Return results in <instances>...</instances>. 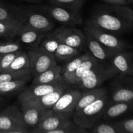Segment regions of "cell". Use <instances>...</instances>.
Returning <instances> with one entry per match:
<instances>
[{"mask_svg": "<svg viewBox=\"0 0 133 133\" xmlns=\"http://www.w3.org/2000/svg\"><path fill=\"white\" fill-rule=\"evenodd\" d=\"M87 22L115 35H123L132 29L133 12L125 5H102L94 10Z\"/></svg>", "mask_w": 133, "mask_h": 133, "instance_id": "cell-1", "label": "cell"}, {"mask_svg": "<svg viewBox=\"0 0 133 133\" xmlns=\"http://www.w3.org/2000/svg\"><path fill=\"white\" fill-rule=\"evenodd\" d=\"M8 9L23 25L42 32L51 31L54 27L53 21L45 15L36 12L31 7L9 5Z\"/></svg>", "mask_w": 133, "mask_h": 133, "instance_id": "cell-2", "label": "cell"}, {"mask_svg": "<svg viewBox=\"0 0 133 133\" xmlns=\"http://www.w3.org/2000/svg\"><path fill=\"white\" fill-rule=\"evenodd\" d=\"M109 99V96L106 94L83 109L74 111L73 115L75 123L85 129L92 128L103 115Z\"/></svg>", "mask_w": 133, "mask_h": 133, "instance_id": "cell-3", "label": "cell"}, {"mask_svg": "<svg viewBox=\"0 0 133 133\" xmlns=\"http://www.w3.org/2000/svg\"><path fill=\"white\" fill-rule=\"evenodd\" d=\"M116 75V73L110 65L98 62L83 75L77 84L83 89H92L99 87Z\"/></svg>", "mask_w": 133, "mask_h": 133, "instance_id": "cell-4", "label": "cell"}, {"mask_svg": "<svg viewBox=\"0 0 133 133\" xmlns=\"http://www.w3.org/2000/svg\"><path fill=\"white\" fill-rule=\"evenodd\" d=\"M28 129L22 112L14 105L0 112V133H28Z\"/></svg>", "mask_w": 133, "mask_h": 133, "instance_id": "cell-5", "label": "cell"}, {"mask_svg": "<svg viewBox=\"0 0 133 133\" xmlns=\"http://www.w3.org/2000/svg\"><path fill=\"white\" fill-rule=\"evenodd\" d=\"M85 32H88L99 42L103 46L114 55L125 51L127 45L123 40L117 37V35L99 29L87 22L84 27Z\"/></svg>", "mask_w": 133, "mask_h": 133, "instance_id": "cell-6", "label": "cell"}, {"mask_svg": "<svg viewBox=\"0 0 133 133\" xmlns=\"http://www.w3.org/2000/svg\"><path fill=\"white\" fill-rule=\"evenodd\" d=\"M29 68L32 71V75L36 76L48 69L57 65L55 55L42 48L35 46L27 53Z\"/></svg>", "mask_w": 133, "mask_h": 133, "instance_id": "cell-7", "label": "cell"}, {"mask_svg": "<svg viewBox=\"0 0 133 133\" xmlns=\"http://www.w3.org/2000/svg\"><path fill=\"white\" fill-rule=\"evenodd\" d=\"M21 112L28 128L35 127L44 117L53 112L52 109H44L31 99L19 101Z\"/></svg>", "mask_w": 133, "mask_h": 133, "instance_id": "cell-8", "label": "cell"}, {"mask_svg": "<svg viewBox=\"0 0 133 133\" xmlns=\"http://www.w3.org/2000/svg\"><path fill=\"white\" fill-rule=\"evenodd\" d=\"M60 43L70 45L79 49L82 48L86 42L85 35L81 31L76 28L61 26L51 35Z\"/></svg>", "mask_w": 133, "mask_h": 133, "instance_id": "cell-9", "label": "cell"}, {"mask_svg": "<svg viewBox=\"0 0 133 133\" xmlns=\"http://www.w3.org/2000/svg\"><path fill=\"white\" fill-rule=\"evenodd\" d=\"M45 10L53 19L64 26L75 27L83 23V18L80 12L54 5L46 6Z\"/></svg>", "mask_w": 133, "mask_h": 133, "instance_id": "cell-10", "label": "cell"}, {"mask_svg": "<svg viewBox=\"0 0 133 133\" xmlns=\"http://www.w3.org/2000/svg\"><path fill=\"white\" fill-rule=\"evenodd\" d=\"M82 92L79 90L71 89L65 90L58 101L52 107L55 113L72 114L80 99Z\"/></svg>", "mask_w": 133, "mask_h": 133, "instance_id": "cell-11", "label": "cell"}, {"mask_svg": "<svg viewBox=\"0 0 133 133\" xmlns=\"http://www.w3.org/2000/svg\"><path fill=\"white\" fill-rule=\"evenodd\" d=\"M71 114L52 112L44 117L30 132L49 133L70 120Z\"/></svg>", "mask_w": 133, "mask_h": 133, "instance_id": "cell-12", "label": "cell"}, {"mask_svg": "<svg viewBox=\"0 0 133 133\" xmlns=\"http://www.w3.org/2000/svg\"><path fill=\"white\" fill-rule=\"evenodd\" d=\"M64 83L61 80L57 83L51 84H32L31 87L23 90L18 96V101L40 97L48 94L61 87Z\"/></svg>", "mask_w": 133, "mask_h": 133, "instance_id": "cell-13", "label": "cell"}, {"mask_svg": "<svg viewBox=\"0 0 133 133\" xmlns=\"http://www.w3.org/2000/svg\"><path fill=\"white\" fill-rule=\"evenodd\" d=\"M111 64L116 74L122 76L131 75L133 72L132 54L131 52L122 51L117 53L111 58Z\"/></svg>", "mask_w": 133, "mask_h": 133, "instance_id": "cell-14", "label": "cell"}, {"mask_svg": "<svg viewBox=\"0 0 133 133\" xmlns=\"http://www.w3.org/2000/svg\"><path fill=\"white\" fill-rule=\"evenodd\" d=\"M85 35L86 42L87 43L88 49L92 53V55L95 57L97 61L99 62L106 61L107 60L111 59L112 57L115 55L114 53L103 46L89 33L86 32Z\"/></svg>", "mask_w": 133, "mask_h": 133, "instance_id": "cell-15", "label": "cell"}, {"mask_svg": "<svg viewBox=\"0 0 133 133\" xmlns=\"http://www.w3.org/2000/svg\"><path fill=\"white\" fill-rule=\"evenodd\" d=\"M68 85V84L66 82H64L61 87H58L55 90L53 91L45 96H42V97L29 99L32 100L34 102L36 103L42 109H46V110L47 109H51L53 105L55 104V103L62 96V94L67 89Z\"/></svg>", "mask_w": 133, "mask_h": 133, "instance_id": "cell-16", "label": "cell"}, {"mask_svg": "<svg viewBox=\"0 0 133 133\" xmlns=\"http://www.w3.org/2000/svg\"><path fill=\"white\" fill-rule=\"evenodd\" d=\"M61 80H63L62 68L57 64L35 76L32 84H51Z\"/></svg>", "mask_w": 133, "mask_h": 133, "instance_id": "cell-17", "label": "cell"}, {"mask_svg": "<svg viewBox=\"0 0 133 133\" xmlns=\"http://www.w3.org/2000/svg\"><path fill=\"white\" fill-rule=\"evenodd\" d=\"M106 94H107V91L105 88H92L86 91L84 93H82L74 111L83 109L84 107L94 102Z\"/></svg>", "mask_w": 133, "mask_h": 133, "instance_id": "cell-18", "label": "cell"}, {"mask_svg": "<svg viewBox=\"0 0 133 133\" xmlns=\"http://www.w3.org/2000/svg\"><path fill=\"white\" fill-rule=\"evenodd\" d=\"M99 61H97L95 57L91 55L88 58L84 60L75 70V71L73 73L71 76L70 77L68 84H77L78 82L81 80L83 75L87 72L89 70H90L95 64Z\"/></svg>", "mask_w": 133, "mask_h": 133, "instance_id": "cell-19", "label": "cell"}, {"mask_svg": "<svg viewBox=\"0 0 133 133\" xmlns=\"http://www.w3.org/2000/svg\"><path fill=\"white\" fill-rule=\"evenodd\" d=\"M132 101L110 104L108 107H106L103 116L105 119H111L119 116L125 114L132 107Z\"/></svg>", "mask_w": 133, "mask_h": 133, "instance_id": "cell-20", "label": "cell"}, {"mask_svg": "<svg viewBox=\"0 0 133 133\" xmlns=\"http://www.w3.org/2000/svg\"><path fill=\"white\" fill-rule=\"evenodd\" d=\"M91 55L88 53H86L84 54L81 55L80 56H77L68 61L67 64L64 66L63 68H62V77L64 82L68 83L70 77L73 74V73L75 71L78 66L83 62L85 59L88 58Z\"/></svg>", "mask_w": 133, "mask_h": 133, "instance_id": "cell-21", "label": "cell"}, {"mask_svg": "<svg viewBox=\"0 0 133 133\" xmlns=\"http://www.w3.org/2000/svg\"><path fill=\"white\" fill-rule=\"evenodd\" d=\"M79 49L70 45L60 43L54 53L56 59L63 62H68L79 55Z\"/></svg>", "mask_w": 133, "mask_h": 133, "instance_id": "cell-22", "label": "cell"}, {"mask_svg": "<svg viewBox=\"0 0 133 133\" xmlns=\"http://www.w3.org/2000/svg\"><path fill=\"white\" fill-rule=\"evenodd\" d=\"M45 32L36 31L33 29L25 27L19 32L18 36H19L20 41L25 44H33L37 42L40 41L45 36Z\"/></svg>", "mask_w": 133, "mask_h": 133, "instance_id": "cell-23", "label": "cell"}, {"mask_svg": "<svg viewBox=\"0 0 133 133\" xmlns=\"http://www.w3.org/2000/svg\"><path fill=\"white\" fill-rule=\"evenodd\" d=\"M133 92L131 89L127 88H116L112 92L110 99H109V104L121 102H131L132 101Z\"/></svg>", "mask_w": 133, "mask_h": 133, "instance_id": "cell-24", "label": "cell"}, {"mask_svg": "<svg viewBox=\"0 0 133 133\" xmlns=\"http://www.w3.org/2000/svg\"><path fill=\"white\" fill-rule=\"evenodd\" d=\"M32 75V71L30 68L24 70L0 73V83L25 79V78L31 77Z\"/></svg>", "mask_w": 133, "mask_h": 133, "instance_id": "cell-25", "label": "cell"}, {"mask_svg": "<svg viewBox=\"0 0 133 133\" xmlns=\"http://www.w3.org/2000/svg\"><path fill=\"white\" fill-rule=\"evenodd\" d=\"M27 68H29V61L27 53L20 51L19 54L11 62L10 66L3 72L24 70Z\"/></svg>", "mask_w": 133, "mask_h": 133, "instance_id": "cell-26", "label": "cell"}, {"mask_svg": "<svg viewBox=\"0 0 133 133\" xmlns=\"http://www.w3.org/2000/svg\"><path fill=\"white\" fill-rule=\"evenodd\" d=\"M30 78L31 77L0 83V94H7L18 90L25 87Z\"/></svg>", "mask_w": 133, "mask_h": 133, "instance_id": "cell-27", "label": "cell"}, {"mask_svg": "<svg viewBox=\"0 0 133 133\" xmlns=\"http://www.w3.org/2000/svg\"><path fill=\"white\" fill-rule=\"evenodd\" d=\"M0 22L6 23L20 29L26 27L16 19V18L9 10L8 7L2 6H0Z\"/></svg>", "mask_w": 133, "mask_h": 133, "instance_id": "cell-28", "label": "cell"}, {"mask_svg": "<svg viewBox=\"0 0 133 133\" xmlns=\"http://www.w3.org/2000/svg\"><path fill=\"white\" fill-rule=\"evenodd\" d=\"M52 5L61 6L77 12H80L85 0H49Z\"/></svg>", "mask_w": 133, "mask_h": 133, "instance_id": "cell-29", "label": "cell"}, {"mask_svg": "<svg viewBox=\"0 0 133 133\" xmlns=\"http://www.w3.org/2000/svg\"><path fill=\"white\" fill-rule=\"evenodd\" d=\"M88 132L85 129L75 125L71 120L68 121L57 129L51 131L49 133H82Z\"/></svg>", "mask_w": 133, "mask_h": 133, "instance_id": "cell-30", "label": "cell"}, {"mask_svg": "<svg viewBox=\"0 0 133 133\" xmlns=\"http://www.w3.org/2000/svg\"><path fill=\"white\" fill-rule=\"evenodd\" d=\"M21 31L22 29H20L16 28L3 22H0V36L12 38L18 36Z\"/></svg>", "mask_w": 133, "mask_h": 133, "instance_id": "cell-31", "label": "cell"}, {"mask_svg": "<svg viewBox=\"0 0 133 133\" xmlns=\"http://www.w3.org/2000/svg\"><path fill=\"white\" fill-rule=\"evenodd\" d=\"M19 51H17L12 53L0 54V73L3 72L10 66L11 62L19 54Z\"/></svg>", "mask_w": 133, "mask_h": 133, "instance_id": "cell-32", "label": "cell"}, {"mask_svg": "<svg viewBox=\"0 0 133 133\" xmlns=\"http://www.w3.org/2000/svg\"><path fill=\"white\" fill-rule=\"evenodd\" d=\"M92 133H119L114 123L96 124L91 130Z\"/></svg>", "mask_w": 133, "mask_h": 133, "instance_id": "cell-33", "label": "cell"}, {"mask_svg": "<svg viewBox=\"0 0 133 133\" xmlns=\"http://www.w3.org/2000/svg\"><path fill=\"white\" fill-rule=\"evenodd\" d=\"M114 124L119 133H133V120L132 118L119 121Z\"/></svg>", "mask_w": 133, "mask_h": 133, "instance_id": "cell-34", "label": "cell"}, {"mask_svg": "<svg viewBox=\"0 0 133 133\" xmlns=\"http://www.w3.org/2000/svg\"><path fill=\"white\" fill-rule=\"evenodd\" d=\"M59 44L60 42L58 40H56L54 37L51 36L48 38H45V40H43L40 47L44 48L47 51L54 55L56 49L58 48Z\"/></svg>", "mask_w": 133, "mask_h": 133, "instance_id": "cell-35", "label": "cell"}, {"mask_svg": "<svg viewBox=\"0 0 133 133\" xmlns=\"http://www.w3.org/2000/svg\"><path fill=\"white\" fill-rule=\"evenodd\" d=\"M22 46L18 43H4L0 44V54L12 53L20 51Z\"/></svg>", "mask_w": 133, "mask_h": 133, "instance_id": "cell-36", "label": "cell"}, {"mask_svg": "<svg viewBox=\"0 0 133 133\" xmlns=\"http://www.w3.org/2000/svg\"><path fill=\"white\" fill-rule=\"evenodd\" d=\"M109 4H115V5H127L129 2L125 0H103Z\"/></svg>", "mask_w": 133, "mask_h": 133, "instance_id": "cell-37", "label": "cell"}, {"mask_svg": "<svg viewBox=\"0 0 133 133\" xmlns=\"http://www.w3.org/2000/svg\"><path fill=\"white\" fill-rule=\"evenodd\" d=\"M16 1H23V2L31 3H40L43 0H16Z\"/></svg>", "mask_w": 133, "mask_h": 133, "instance_id": "cell-38", "label": "cell"}, {"mask_svg": "<svg viewBox=\"0 0 133 133\" xmlns=\"http://www.w3.org/2000/svg\"><path fill=\"white\" fill-rule=\"evenodd\" d=\"M129 1H130V2H132V0H129Z\"/></svg>", "mask_w": 133, "mask_h": 133, "instance_id": "cell-39", "label": "cell"}, {"mask_svg": "<svg viewBox=\"0 0 133 133\" xmlns=\"http://www.w3.org/2000/svg\"><path fill=\"white\" fill-rule=\"evenodd\" d=\"M125 1H127V2H129V0H125Z\"/></svg>", "mask_w": 133, "mask_h": 133, "instance_id": "cell-40", "label": "cell"}]
</instances>
